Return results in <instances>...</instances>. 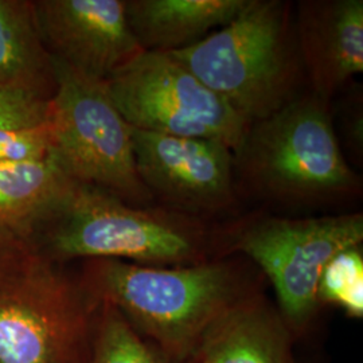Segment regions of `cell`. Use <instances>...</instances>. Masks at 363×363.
<instances>
[{"mask_svg":"<svg viewBox=\"0 0 363 363\" xmlns=\"http://www.w3.org/2000/svg\"><path fill=\"white\" fill-rule=\"evenodd\" d=\"M237 189L288 208L345 203L362 191L342 152L330 103L303 91L252 121L233 151Z\"/></svg>","mask_w":363,"mask_h":363,"instance_id":"obj_3","label":"cell"},{"mask_svg":"<svg viewBox=\"0 0 363 363\" xmlns=\"http://www.w3.org/2000/svg\"><path fill=\"white\" fill-rule=\"evenodd\" d=\"M223 256L252 259L272 283L288 328L311 322L325 264L346 247L362 245V213L286 218L253 214L220 228Z\"/></svg>","mask_w":363,"mask_h":363,"instance_id":"obj_6","label":"cell"},{"mask_svg":"<svg viewBox=\"0 0 363 363\" xmlns=\"http://www.w3.org/2000/svg\"><path fill=\"white\" fill-rule=\"evenodd\" d=\"M294 19L310 91L330 103L363 72V1L300 0Z\"/></svg>","mask_w":363,"mask_h":363,"instance_id":"obj_11","label":"cell"},{"mask_svg":"<svg viewBox=\"0 0 363 363\" xmlns=\"http://www.w3.org/2000/svg\"><path fill=\"white\" fill-rule=\"evenodd\" d=\"M50 100L52 156L72 181L133 205H156L140 181L132 127L111 100L105 81L86 77L55 60Z\"/></svg>","mask_w":363,"mask_h":363,"instance_id":"obj_5","label":"cell"},{"mask_svg":"<svg viewBox=\"0 0 363 363\" xmlns=\"http://www.w3.org/2000/svg\"><path fill=\"white\" fill-rule=\"evenodd\" d=\"M50 100L0 84V130L37 125L48 121Z\"/></svg>","mask_w":363,"mask_h":363,"instance_id":"obj_19","label":"cell"},{"mask_svg":"<svg viewBox=\"0 0 363 363\" xmlns=\"http://www.w3.org/2000/svg\"><path fill=\"white\" fill-rule=\"evenodd\" d=\"M54 151L49 121L37 125L0 130V163H35L52 157Z\"/></svg>","mask_w":363,"mask_h":363,"instance_id":"obj_18","label":"cell"},{"mask_svg":"<svg viewBox=\"0 0 363 363\" xmlns=\"http://www.w3.org/2000/svg\"><path fill=\"white\" fill-rule=\"evenodd\" d=\"M49 261L120 259L147 267H189L222 253L220 228L162 206H133L74 183L34 240Z\"/></svg>","mask_w":363,"mask_h":363,"instance_id":"obj_2","label":"cell"},{"mask_svg":"<svg viewBox=\"0 0 363 363\" xmlns=\"http://www.w3.org/2000/svg\"><path fill=\"white\" fill-rule=\"evenodd\" d=\"M74 183L54 156L35 163H0V238L34 247Z\"/></svg>","mask_w":363,"mask_h":363,"instance_id":"obj_14","label":"cell"},{"mask_svg":"<svg viewBox=\"0 0 363 363\" xmlns=\"http://www.w3.org/2000/svg\"><path fill=\"white\" fill-rule=\"evenodd\" d=\"M190 359L195 363H294L288 325L280 312L253 292L208 325Z\"/></svg>","mask_w":363,"mask_h":363,"instance_id":"obj_12","label":"cell"},{"mask_svg":"<svg viewBox=\"0 0 363 363\" xmlns=\"http://www.w3.org/2000/svg\"><path fill=\"white\" fill-rule=\"evenodd\" d=\"M316 298L320 304H333L350 318H363V255L361 245L340 250L320 273Z\"/></svg>","mask_w":363,"mask_h":363,"instance_id":"obj_17","label":"cell"},{"mask_svg":"<svg viewBox=\"0 0 363 363\" xmlns=\"http://www.w3.org/2000/svg\"><path fill=\"white\" fill-rule=\"evenodd\" d=\"M79 283L97 301L115 307L171 363L189 361L208 325L256 292L247 269L225 257L172 268L88 259Z\"/></svg>","mask_w":363,"mask_h":363,"instance_id":"obj_1","label":"cell"},{"mask_svg":"<svg viewBox=\"0 0 363 363\" xmlns=\"http://www.w3.org/2000/svg\"><path fill=\"white\" fill-rule=\"evenodd\" d=\"M43 43L52 60L108 81L144 52L130 31L125 0H34Z\"/></svg>","mask_w":363,"mask_h":363,"instance_id":"obj_10","label":"cell"},{"mask_svg":"<svg viewBox=\"0 0 363 363\" xmlns=\"http://www.w3.org/2000/svg\"><path fill=\"white\" fill-rule=\"evenodd\" d=\"M249 123L269 116L303 93L294 6L249 0L230 23L169 52Z\"/></svg>","mask_w":363,"mask_h":363,"instance_id":"obj_4","label":"cell"},{"mask_svg":"<svg viewBox=\"0 0 363 363\" xmlns=\"http://www.w3.org/2000/svg\"><path fill=\"white\" fill-rule=\"evenodd\" d=\"M184 363H195L194 361H191V359H189V361H186Z\"/></svg>","mask_w":363,"mask_h":363,"instance_id":"obj_22","label":"cell"},{"mask_svg":"<svg viewBox=\"0 0 363 363\" xmlns=\"http://www.w3.org/2000/svg\"><path fill=\"white\" fill-rule=\"evenodd\" d=\"M96 334L88 363H171L111 304L99 301Z\"/></svg>","mask_w":363,"mask_h":363,"instance_id":"obj_16","label":"cell"},{"mask_svg":"<svg viewBox=\"0 0 363 363\" xmlns=\"http://www.w3.org/2000/svg\"><path fill=\"white\" fill-rule=\"evenodd\" d=\"M37 253L31 245L0 238V284L21 272Z\"/></svg>","mask_w":363,"mask_h":363,"instance_id":"obj_20","label":"cell"},{"mask_svg":"<svg viewBox=\"0 0 363 363\" xmlns=\"http://www.w3.org/2000/svg\"><path fill=\"white\" fill-rule=\"evenodd\" d=\"M0 84L52 100L55 72L34 0H0Z\"/></svg>","mask_w":363,"mask_h":363,"instance_id":"obj_15","label":"cell"},{"mask_svg":"<svg viewBox=\"0 0 363 363\" xmlns=\"http://www.w3.org/2000/svg\"><path fill=\"white\" fill-rule=\"evenodd\" d=\"M249 0H125L130 31L144 52L189 48L230 23Z\"/></svg>","mask_w":363,"mask_h":363,"instance_id":"obj_13","label":"cell"},{"mask_svg":"<svg viewBox=\"0 0 363 363\" xmlns=\"http://www.w3.org/2000/svg\"><path fill=\"white\" fill-rule=\"evenodd\" d=\"M359 94V93H358ZM357 94V96H358ZM355 104L351 108H345V118L343 125L346 127V136L355 150H362V111H361V100L355 97Z\"/></svg>","mask_w":363,"mask_h":363,"instance_id":"obj_21","label":"cell"},{"mask_svg":"<svg viewBox=\"0 0 363 363\" xmlns=\"http://www.w3.org/2000/svg\"><path fill=\"white\" fill-rule=\"evenodd\" d=\"M99 301L39 253L0 284V363H88Z\"/></svg>","mask_w":363,"mask_h":363,"instance_id":"obj_7","label":"cell"},{"mask_svg":"<svg viewBox=\"0 0 363 363\" xmlns=\"http://www.w3.org/2000/svg\"><path fill=\"white\" fill-rule=\"evenodd\" d=\"M136 171L156 205L208 220L238 201L233 151L220 142L132 128Z\"/></svg>","mask_w":363,"mask_h":363,"instance_id":"obj_9","label":"cell"},{"mask_svg":"<svg viewBox=\"0 0 363 363\" xmlns=\"http://www.w3.org/2000/svg\"><path fill=\"white\" fill-rule=\"evenodd\" d=\"M105 86L132 128L160 135L217 140L232 151L247 121L169 52H143Z\"/></svg>","mask_w":363,"mask_h":363,"instance_id":"obj_8","label":"cell"}]
</instances>
